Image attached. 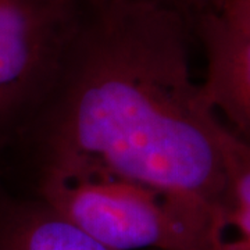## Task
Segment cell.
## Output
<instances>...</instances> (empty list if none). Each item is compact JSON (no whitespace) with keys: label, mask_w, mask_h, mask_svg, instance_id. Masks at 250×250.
I'll return each instance as SVG.
<instances>
[{"label":"cell","mask_w":250,"mask_h":250,"mask_svg":"<svg viewBox=\"0 0 250 250\" xmlns=\"http://www.w3.org/2000/svg\"><path fill=\"white\" fill-rule=\"evenodd\" d=\"M189 32L178 13L145 0H82L57 80L4 182L143 190L211 249L232 205V131L192 81Z\"/></svg>","instance_id":"obj_1"},{"label":"cell","mask_w":250,"mask_h":250,"mask_svg":"<svg viewBox=\"0 0 250 250\" xmlns=\"http://www.w3.org/2000/svg\"><path fill=\"white\" fill-rule=\"evenodd\" d=\"M82 0H0V179L57 80Z\"/></svg>","instance_id":"obj_2"},{"label":"cell","mask_w":250,"mask_h":250,"mask_svg":"<svg viewBox=\"0 0 250 250\" xmlns=\"http://www.w3.org/2000/svg\"><path fill=\"white\" fill-rule=\"evenodd\" d=\"M20 192L41 199L110 250H203L170 206L143 190L113 182L46 178Z\"/></svg>","instance_id":"obj_3"},{"label":"cell","mask_w":250,"mask_h":250,"mask_svg":"<svg viewBox=\"0 0 250 250\" xmlns=\"http://www.w3.org/2000/svg\"><path fill=\"white\" fill-rule=\"evenodd\" d=\"M192 31L206 54L205 102L233 134L250 145V28L213 10L200 13Z\"/></svg>","instance_id":"obj_4"},{"label":"cell","mask_w":250,"mask_h":250,"mask_svg":"<svg viewBox=\"0 0 250 250\" xmlns=\"http://www.w3.org/2000/svg\"><path fill=\"white\" fill-rule=\"evenodd\" d=\"M0 250H110L41 199L0 182Z\"/></svg>","instance_id":"obj_5"},{"label":"cell","mask_w":250,"mask_h":250,"mask_svg":"<svg viewBox=\"0 0 250 250\" xmlns=\"http://www.w3.org/2000/svg\"><path fill=\"white\" fill-rule=\"evenodd\" d=\"M229 159L232 205L211 250H250V145L233 132Z\"/></svg>","instance_id":"obj_6"},{"label":"cell","mask_w":250,"mask_h":250,"mask_svg":"<svg viewBox=\"0 0 250 250\" xmlns=\"http://www.w3.org/2000/svg\"><path fill=\"white\" fill-rule=\"evenodd\" d=\"M161 7L172 10L187 20L192 28L195 18L210 7L211 0H145Z\"/></svg>","instance_id":"obj_7"},{"label":"cell","mask_w":250,"mask_h":250,"mask_svg":"<svg viewBox=\"0 0 250 250\" xmlns=\"http://www.w3.org/2000/svg\"><path fill=\"white\" fill-rule=\"evenodd\" d=\"M208 9L228 17L250 18V0H211Z\"/></svg>","instance_id":"obj_8"}]
</instances>
